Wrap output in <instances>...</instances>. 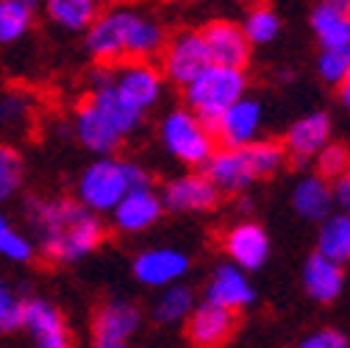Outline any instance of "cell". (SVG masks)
Returning <instances> with one entry per match:
<instances>
[{
  "label": "cell",
  "mask_w": 350,
  "mask_h": 348,
  "mask_svg": "<svg viewBox=\"0 0 350 348\" xmlns=\"http://www.w3.org/2000/svg\"><path fill=\"white\" fill-rule=\"evenodd\" d=\"M25 221L36 251L53 265H75L106 240L103 217L75 195H31L25 201Z\"/></svg>",
  "instance_id": "obj_1"
},
{
  "label": "cell",
  "mask_w": 350,
  "mask_h": 348,
  "mask_svg": "<svg viewBox=\"0 0 350 348\" xmlns=\"http://www.w3.org/2000/svg\"><path fill=\"white\" fill-rule=\"evenodd\" d=\"M86 53L98 67H117L125 62H150L161 56L167 45L164 25L134 9V6H109L86 31Z\"/></svg>",
  "instance_id": "obj_2"
},
{
  "label": "cell",
  "mask_w": 350,
  "mask_h": 348,
  "mask_svg": "<svg viewBox=\"0 0 350 348\" xmlns=\"http://www.w3.org/2000/svg\"><path fill=\"white\" fill-rule=\"evenodd\" d=\"M286 164V151L275 140H256L245 148H217L203 173L220 195H239Z\"/></svg>",
  "instance_id": "obj_3"
},
{
  "label": "cell",
  "mask_w": 350,
  "mask_h": 348,
  "mask_svg": "<svg viewBox=\"0 0 350 348\" xmlns=\"http://www.w3.org/2000/svg\"><path fill=\"white\" fill-rule=\"evenodd\" d=\"M148 184H150V173L142 164L120 156H100L81 170L75 182V198L95 214H111L114 206L131 190Z\"/></svg>",
  "instance_id": "obj_4"
},
{
  "label": "cell",
  "mask_w": 350,
  "mask_h": 348,
  "mask_svg": "<svg viewBox=\"0 0 350 348\" xmlns=\"http://www.w3.org/2000/svg\"><path fill=\"white\" fill-rule=\"evenodd\" d=\"M242 98H247V75H245V70L217 67V64L206 67L184 90L187 109L195 117H200L206 125H214Z\"/></svg>",
  "instance_id": "obj_5"
},
{
  "label": "cell",
  "mask_w": 350,
  "mask_h": 348,
  "mask_svg": "<svg viewBox=\"0 0 350 348\" xmlns=\"http://www.w3.org/2000/svg\"><path fill=\"white\" fill-rule=\"evenodd\" d=\"M159 140L164 151L192 170H203L217 151V140L211 125L195 117L187 106L170 109L159 123Z\"/></svg>",
  "instance_id": "obj_6"
},
{
  "label": "cell",
  "mask_w": 350,
  "mask_h": 348,
  "mask_svg": "<svg viewBox=\"0 0 350 348\" xmlns=\"http://www.w3.org/2000/svg\"><path fill=\"white\" fill-rule=\"evenodd\" d=\"M159 62H161L159 70H161L164 81L187 90L206 67H211L200 28H184V31L170 34Z\"/></svg>",
  "instance_id": "obj_7"
},
{
  "label": "cell",
  "mask_w": 350,
  "mask_h": 348,
  "mask_svg": "<svg viewBox=\"0 0 350 348\" xmlns=\"http://www.w3.org/2000/svg\"><path fill=\"white\" fill-rule=\"evenodd\" d=\"M111 84L120 92V98L134 106L139 114H148L156 109L164 98V75L153 62H125L111 67Z\"/></svg>",
  "instance_id": "obj_8"
},
{
  "label": "cell",
  "mask_w": 350,
  "mask_h": 348,
  "mask_svg": "<svg viewBox=\"0 0 350 348\" xmlns=\"http://www.w3.org/2000/svg\"><path fill=\"white\" fill-rule=\"evenodd\" d=\"M159 195H161L164 212H175V214L208 212L223 198L203 170H192V173H181V176L167 179Z\"/></svg>",
  "instance_id": "obj_9"
},
{
  "label": "cell",
  "mask_w": 350,
  "mask_h": 348,
  "mask_svg": "<svg viewBox=\"0 0 350 348\" xmlns=\"http://www.w3.org/2000/svg\"><path fill=\"white\" fill-rule=\"evenodd\" d=\"M23 332L36 348H72L67 318L48 298H23Z\"/></svg>",
  "instance_id": "obj_10"
},
{
  "label": "cell",
  "mask_w": 350,
  "mask_h": 348,
  "mask_svg": "<svg viewBox=\"0 0 350 348\" xmlns=\"http://www.w3.org/2000/svg\"><path fill=\"white\" fill-rule=\"evenodd\" d=\"M142 307L131 298H109L92 315V334L95 343H109V345H131L142 329Z\"/></svg>",
  "instance_id": "obj_11"
},
{
  "label": "cell",
  "mask_w": 350,
  "mask_h": 348,
  "mask_svg": "<svg viewBox=\"0 0 350 348\" xmlns=\"http://www.w3.org/2000/svg\"><path fill=\"white\" fill-rule=\"evenodd\" d=\"M72 132L78 137V142L95 153V159L100 156H117L120 145L125 142V137L117 132V125L90 101V98H81V103L75 106L72 114Z\"/></svg>",
  "instance_id": "obj_12"
},
{
  "label": "cell",
  "mask_w": 350,
  "mask_h": 348,
  "mask_svg": "<svg viewBox=\"0 0 350 348\" xmlns=\"http://www.w3.org/2000/svg\"><path fill=\"white\" fill-rule=\"evenodd\" d=\"M203 45L208 53V62L217 67L245 70L250 62V42L239 23L234 20H208L200 28Z\"/></svg>",
  "instance_id": "obj_13"
},
{
  "label": "cell",
  "mask_w": 350,
  "mask_h": 348,
  "mask_svg": "<svg viewBox=\"0 0 350 348\" xmlns=\"http://www.w3.org/2000/svg\"><path fill=\"white\" fill-rule=\"evenodd\" d=\"M131 271H134V279L139 284L164 290L172 284H181V279L189 273V256L178 248H167V245L145 248L142 253L134 256Z\"/></svg>",
  "instance_id": "obj_14"
},
{
  "label": "cell",
  "mask_w": 350,
  "mask_h": 348,
  "mask_svg": "<svg viewBox=\"0 0 350 348\" xmlns=\"http://www.w3.org/2000/svg\"><path fill=\"white\" fill-rule=\"evenodd\" d=\"M281 145L292 164L297 167L312 164L331 145V117L325 112H312L300 117L297 123H292Z\"/></svg>",
  "instance_id": "obj_15"
},
{
  "label": "cell",
  "mask_w": 350,
  "mask_h": 348,
  "mask_svg": "<svg viewBox=\"0 0 350 348\" xmlns=\"http://www.w3.org/2000/svg\"><path fill=\"white\" fill-rule=\"evenodd\" d=\"M164 214V203L161 195L153 184L148 187H137L131 190L109 214L111 217V226L120 234H142L148 229H153Z\"/></svg>",
  "instance_id": "obj_16"
},
{
  "label": "cell",
  "mask_w": 350,
  "mask_h": 348,
  "mask_svg": "<svg viewBox=\"0 0 350 348\" xmlns=\"http://www.w3.org/2000/svg\"><path fill=\"white\" fill-rule=\"evenodd\" d=\"M258 128H261V103L256 98H242L211 125V132L217 148H245L258 140Z\"/></svg>",
  "instance_id": "obj_17"
},
{
  "label": "cell",
  "mask_w": 350,
  "mask_h": 348,
  "mask_svg": "<svg viewBox=\"0 0 350 348\" xmlns=\"http://www.w3.org/2000/svg\"><path fill=\"white\" fill-rule=\"evenodd\" d=\"M208 303H214V307H223L228 312H239V310H247L250 303L256 301V287L250 284L247 273L239 271L237 265L231 262H223L217 265L208 284H206V298Z\"/></svg>",
  "instance_id": "obj_18"
},
{
  "label": "cell",
  "mask_w": 350,
  "mask_h": 348,
  "mask_svg": "<svg viewBox=\"0 0 350 348\" xmlns=\"http://www.w3.org/2000/svg\"><path fill=\"white\" fill-rule=\"evenodd\" d=\"M223 245H226V253L231 259V265H237L245 273L258 271L261 265L267 262V256H270V237H267V232L261 229L258 223H250V221H242V223L231 226L226 232Z\"/></svg>",
  "instance_id": "obj_19"
},
{
  "label": "cell",
  "mask_w": 350,
  "mask_h": 348,
  "mask_svg": "<svg viewBox=\"0 0 350 348\" xmlns=\"http://www.w3.org/2000/svg\"><path fill=\"white\" fill-rule=\"evenodd\" d=\"M237 329V315L214 307L208 301H200L187 318V337L195 348H220Z\"/></svg>",
  "instance_id": "obj_20"
},
{
  "label": "cell",
  "mask_w": 350,
  "mask_h": 348,
  "mask_svg": "<svg viewBox=\"0 0 350 348\" xmlns=\"http://www.w3.org/2000/svg\"><path fill=\"white\" fill-rule=\"evenodd\" d=\"M312 31L317 34L323 51L350 48V0H325L309 14Z\"/></svg>",
  "instance_id": "obj_21"
},
{
  "label": "cell",
  "mask_w": 350,
  "mask_h": 348,
  "mask_svg": "<svg viewBox=\"0 0 350 348\" xmlns=\"http://www.w3.org/2000/svg\"><path fill=\"white\" fill-rule=\"evenodd\" d=\"M303 287L309 293V298H314L317 303H331L334 298H339L345 287V271L342 265L331 262V259L312 253L303 268Z\"/></svg>",
  "instance_id": "obj_22"
},
{
  "label": "cell",
  "mask_w": 350,
  "mask_h": 348,
  "mask_svg": "<svg viewBox=\"0 0 350 348\" xmlns=\"http://www.w3.org/2000/svg\"><path fill=\"white\" fill-rule=\"evenodd\" d=\"M292 206L303 221L323 223L325 217H331V209H334L331 184L320 176H303L292 190Z\"/></svg>",
  "instance_id": "obj_23"
},
{
  "label": "cell",
  "mask_w": 350,
  "mask_h": 348,
  "mask_svg": "<svg viewBox=\"0 0 350 348\" xmlns=\"http://www.w3.org/2000/svg\"><path fill=\"white\" fill-rule=\"evenodd\" d=\"M198 307L195 290L189 284H172L159 290V295L150 303V321L159 326H175V323H187L192 310Z\"/></svg>",
  "instance_id": "obj_24"
},
{
  "label": "cell",
  "mask_w": 350,
  "mask_h": 348,
  "mask_svg": "<svg viewBox=\"0 0 350 348\" xmlns=\"http://www.w3.org/2000/svg\"><path fill=\"white\" fill-rule=\"evenodd\" d=\"M103 6L95 0H51L45 3V14L53 25L64 28V31H90L92 23L100 17Z\"/></svg>",
  "instance_id": "obj_25"
},
{
  "label": "cell",
  "mask_w": 350,
  "mask_h": 348,
  "mask_svg": "<svg viewBox=\"0 0 350 348\" xmlns=\"http://www.w3.org/2000/svg\"><path fill=\"white\" fill-rule=\"evenodd\" d=\"M317 253L331 259L336 265L350 262V217L342 212H334L320 223L317 234Z\"/></svg>",
  "instance_id": "obj_26"
},
{
  "label": "cell",
  "mask_w": 350,
  "mask_h": 348,
  "mask_svg": "<svg viewBox=\"0 0 350 348\" xmlns=\"http://www.w3.org/2000/svg\"><path fill=\"white\" fill-rule=\"evenodd\" d=\"M39 6L33 0H0V45H14L20 42L33 20Z\"/></svg>",
  "instance_id": "obj_27"
},
{
  "label": "cell",
  "mask_w": 350,
  "mask_h": 348,
  "mask_svg": "<svg viewBox=\"0 0 350 348\" xmlns=\"http://www.w3.org/2000/svg\"><path fill=\"white\" fill-rule=\"evenodd\" d=\"M239 25H242V31L250 42V48L253 45H270V42L281 34V14L267 3L250 6Z\"/></svg>",
  "instance_id": "obj_28"
},
{
  "label": "cell",
  "mask_w": 350,
  "mask_h": 348,
  "mask_svg": "<svg viewBox=\"0 0 350 348\" xmlns=\"http://www.w3.org/2000/svg\"><path fill=\"white\" fill-rule=\"evenodd\" d=\"M33 117V103L25 92L9 90L0 95V132L3 134H23L28 132Z\"/></svg>",
  "instance_id": "obj_29"
},
{
  "label": "cell",
  "mask_w": 350,
  "mask_h": 348,
  "mask_svg": "<svg viewBox=\"0 0 350 348\" xmlns=\"http://www.w3.org/2000/svg\"><path fill=\"white\" fill-rule=\"evenodd\" d=\"M25 184V159L12 142H0V206L12 201Z\"/></svg>",
  "instance_id": "obj_30"
},
{
  "label": "cell",
  "mask_w": 350,
  "mask_h": 348,
  "mask_svg": "<svg viewBox=\"0 0 350 348\" xmlns=\"http://www.w3.org/2000/svg\"><path fill=\"white\" fill-rule=\"evenodd\" d=\"M0 256L9 259V262H14V265H28L36 256L33 240L25 232L12 226L9 214L3 209H0Z\"/></svg>",
  "instance_id": "obj_31"
},
{
  "label": "cell",
  "mask_w": 350,
  "mask_h": 348,
  "mask_svg": "<svg viewBox=\"0 0 350 348\" xmlns=\"http://www.w3.org/2000/svg\"><path fill=\"white\" fill-rule=\"evenodd\" d=\"M317 73L323 75V81L342 86V81L350 73V48H328L320 53L317 59Z\"/></svg>",
  "instance_id": "obj_32"
},
{
  "label": "cell",
  "mask_w": 350,
  "mask_h": 348,
  "mask_svg": "<svg viewBox=\"0 0 350 348\" xmlns=\"http://www.w3.org/2000/svg\"><path fill=\"white\" fill-rule=\"evenodd\" d=\"M317 176L320 179H325L328 184H334L339 176H345V173L350 170V153H347V148L345 145H339V142H331L317 159Z\"/></svg>",
  "instance_id": "obj_33"
},
{
  "label": "cell",
  "mask_w": 350,
  "mask_h": 348,
  "mask_svg": "<svg viewBox=\"0 0 350 348\" xmlns=\"http://www.w3.org/2000/svg\"><path fill=\"white\" fill-rule=\"evenodd\" d=\"M23 329V301L14 295V290L0 276V332L12 334Z\"/></svg>",
  "instance_id": "obj_34"
},
{
  "label": "cell",
  "mask_w": 350,
  "mask_h": 348,
  "mask_svg": "<svg viewBox=\"0 0 350 348\" xmlns=\"http://www.w3.org/2000/svg\"><path fill=\"white\" fill-rule=\"evenodd\" d=\"M297 348H350V343H347V337H345L342 332H336V329H320V332H314V334L306 337Z\"/></svg>",
  "instance_id": "obj_35"
},
{
  "label": "cell",
  "mask_w": 350,
  "mask_h": 348,
  "mask_svg": "<svg viewBox=\"0 0 350 348\" xmlns=\"http://www.w3.org/2000/svg\"><path fill=\"white\" fill-rule=\"evenodd\" d=\"M331 195H334V203L339 206V212L350 217V170L331 184Z\"/></svg>",
  "instance_id": "obj_36"
},
{
  "label": "cell",
  "mask_w": 350,
  "mask_h": 348,
  "mask_svg": "<svg viewBox=\"0 0 350 348\" xmlns=\"http://www.w3.org/2000/svg\"><path fill=\"white\" fill-rule=\"evenodd\" d=\"M339 92H342V103L350 109V73H347V78L342 81V86H339Z\"/></svg>",
  "instance_id": "obj_37"
},
{
  "label": "cell",
  "mask_w": 350,
  "mask_h": 348,
  "mask_svg": "<svg viewBox=\"0 0 350 348\" xmlns=\"http://www.w3.org/2000/svg\"><path fill=\"white\" fill-rule=\"evenodd\" d=\"M90 348H134V345H109V343H92Z\"/></svg>",
  "instance_id": "obj_38"
}]
</instances>
